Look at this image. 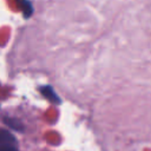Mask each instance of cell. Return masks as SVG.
<instances>
[{"label": "cell", "mask_w": 151, "mask_h": 151, "mask_svg": "<svg viewBox=\"0 0 151 151\" xmlns=\"http://www.w3.org/2000/svg\"><path fill=\"white\" fill-rule=\"evenodd\" d=\"M0 151H19L17 138L4 129H0Z\"/></svg>", "instance_id": "1"}, {"label": "cell", "mask_w": 151, "mask_h": 151, "mask_svg": "<svg viewBox=\"0 0 151 151\" xmlns=\"http://www.w3.org/2000/svg\"><path fill=\"white\" fill-rule=\"evenodd\" d=\"M39 92H40L48 101H51L52 104H57V105L61 104V99H60L59 96L55 93V91H54V88H53L52 86H50V85L40 86V87H39Z\"/></svg>", "instance_id": "2"}, {"label": "cell", "mask_w": 151, "mask_h": 151, "mask_svg": "<svg viewBox=\"0 0 151 151\" xmlns=\"http://www.w3.org/2000/svg\"><path fill=\"white\" fill-rule=\"evenodd\" d=\"M13 1H15L17 6L19 7V9L21 11L22 15H24L26 19H28V18L32 15V13H33V7H32V5H31V2H29L28 0H13Z\"/></svg>", "instance_id": "3"}, {"label": "cell", "mask_w": 151, "mask_h": 151, "mask_svg": "<svg viewBox=\"0 0 151 151\" xmlns=\"http://www.w3.org/2000/svg\"><path fill=\"white\" fill-rule=\"evenodd\" d=\"M4 123L8 126V127H11V129H13V130H15V131H19V132H21V131H24V125H22V123L19 120V119H17V118H5L4 119Z\"/></svg>", "instance_id": "4"}]
</instances>
